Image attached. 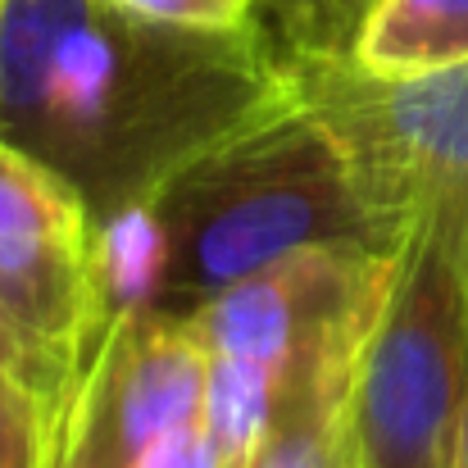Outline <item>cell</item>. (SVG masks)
I'll list each match as a JSON object with an SVG mask.
<instances>
[{
  "instance_id": "6da1fadb",
  "label": "cell",
  "mask_w": 468,
  "mask_h": 468,
  "mask_svg": "<svg viewBox=\"0 0 468 468\" xmlns=\"http://www.w3.org/2000/svg\"><path fill=\"white\" fill-rule=\"evenodd\" d=\"M282 91L273 18L200 32L114 0H0V142L73 182L96 228Z\"/></svg>"
},
{
  "instance_id": "7a4b0ae2",
  "label": "cell",
  "mask_w": 468,
  "mask_h": 468,
  "mask_svg": "<svg viewBox=\"0 0 468 468\" xmlns=\"http://www.w3.org/2000/svg\"><path fill=\"white\" fill-rule=\"evenodd\" d=\"M310 246L387 255L332 142L282 91L96 228V332L137 310H200Z\"/></svg>"
},
{
  "instance_id": "3957f363",
  "label": "cell",
  "mask_w": 468,
  "mask_h": 468,
  "mask_svg": "<svg viewBox=\"0 0 468 468\" xmlns=\"http://www.w3.org/2000/svg\"><path fill=\"white\" fill-rule=\"evenodd\" d=\"M468 419V186L437 196L391 260L350 378L355 468H460Z\"/></svg>"
},
{
  "instance_id": "277c9868",
  "label": "cell",
  "mask_w": 468,
  "mask_h": 468,
  "mask_svg": "<svg viewBox=\"0 0 468 468\" xmlns=\"http://www.w3.org/2000/svg\"><path fill=\"white\" fill-rule=\"evenodd\" d=\"M278 37L292 101L323 128L368 228L396 255L437 196L468 186V64L387 73L350 46Z\"/></svg>"
},
{
  "instance_id": "5b68a950",
  "label": "cell",
  "mask_w": 468,
  "mask_h": 468,
  "mask_svg": "<svg viewBox=\"0 0 468 468\" xmlns=\"http://www.w3.org/2000/svg\"><path fill=\"white\" fill-rule=\"evenodd\" d=\"M391 260L355 246H310L191 310L209 355L205 432L223 464L250 468L301 373L378 310Z\"/></svg>"
},
{
  "instance_id": "8992f818",
  "label": "cell",
  "mask_w": 468,
  "mask_h": 468,
  "mask_svg": "<svg viewBox=\"0 0 468 468\" xmlns=\"http://www.w3.org/2000/svg\"><path fill=\"white\" fill-rule=\"evenodd\" d=\"M0 327L46 410L96 341V218L73 182L0 142Z\"/></svg>"
},
{
  "instance_id": "52a82bcc",
  "label": "cell",
  "mask_w": 468,
  "mask_h": 468,
  "mask_svg": "<svg viewBox=\"0 0 468 468\" xmlns=\"http://www.w3.org/2000/svg\"><path fill=\"white\" fill-rule=\"evenodd\" d=\"M205 387L209 355L191 314L137 310L96 332L50 419L82 468H133L168 432L205 419Z\"/></svg>"
},
{
  "instance_id": "ba28073f",
  "label": "cell",
  "mask_w": 468,
  "mask_h": 468,
  "mask_svg": "<svg viewBox=\"0 0 468 468\" xmlns=\"http://www.w3.org/2000/svg\"><path fill=\"white\" fill-rule=\"evenodd\" d=\"M373 314L359 327H350L346 336H336L301 373V382L287 391L273 428L264 432L250 468H355V455H350V378H355V355L364 346Z\"/></svg>"
},
{
  "instance_id": "9c48e42d",
  "label": "cell",
  "mask_w": 468,
  "mask_h": 468,
  "mask_svg": "<svg viewBox=\"0 0 468 468\" xmlns=\"http://www.w3.org/2000/svg\"><path fill=\"white\" fill-rule=\"evenodd\" d=\"M350 50L387 73L468 64V0H373Z\"/></svg>"
},
{
  "instance_id": "30bf717a",
  "label": "cell",
  "mask_w": 468,
  "mask_h": 468,
  "mask_svg": "<svg viewBox=\"0 0 468 468\" xmlns=\"http://www.w3.org/2000/svg\"><path fill=\"white\" fill-rule=\"evenodd\" d=\"M50 410L23 373L0 378V468H46Z\"/></svg>"
},
{
  "instance_id": "8fae6325",
  "label": "cell",
  "mask_w": 468,
  "mask_h": 468,
  "mask_svg": "<svg viewBox=\"0 0 468 468\" xmlns=\"http://www.w3.org/2000/svg\"><path fill=\"white\" fill-rule=\"evenodd\" d=\"M114 5L173 27H200V32H237L269 18V0H114Z\"/></svg>"
},
{
  "instance_id": "7c38bea8",
  "label": "cell",
  "mask_w": 468,
  "mask_h": 468,
  "mask_svg": "<svg viewBox=\"0 0 468 468\" xmlns=\"http://www.w3.org/2000/svg\"><path fill=\"white\" fill-rule=\"evenodd\" d=\"M133 468H228V464H223V455H218V446H214V437L205 432V419H200V423L177 428L164 441H155Z\"/></svg>"
},
{
  "instance_id": "4fadbf2b",
  "label": "cell",
  "mask_w": 468,
  "mask_h": 468,
  "mask_svg": "<svg viewBox=\"0 0 468 468\" xmlns=\"http://www.w3.org/2000/svg\"><path fill=\"white\" fill-rule=\"evenodd\" d=\"M373 0H314L310 18L296 23V27H282V32H296V37H318V41H336V46H350L355 41V27L359 18L368 14Z\"/></svg>"
},
{
  "instance_id": "5bb4252c",
  "label": "cell",
  "mask_w": 468,
  "mask_h": 468,
  "mask_svg": "<svg viewBox=\"0 0 468 468\" xmlns=\"http://www.w3.org/2000/svg\"><path fill=\"white\" fill-rule=\"evenodd\" d=\"M310 9H314V0H269V14H273L278 27H296V23H305Z\"/></svg>"
},
{
  "instance_id": "9a60e30c",
  "label": "cell",
  "mask_w": 468,
  "mask_h": 468,
  "mask_svg": "<svg viewBox=\"0 0 468 468\" xmlns=\"http://www.w3.org/2000/svg\"><path fill=\"white\" fill-rule=\"evenodd\" d=\"M46 468H82L73 460V451H69V441H64V432H59L55 419H50V460H46Z\"/></svg>"
},
{
  "instance_id": "2e32d148",
  "label": "cell",
  "mask_w": 468,
  "mask_h": 468,
  "mask_svg": "<svg viewBox=\"0 0 468 468\" xmlns=\"http://www.w3.org/2000/svg\"><path fill=\"white\" fill-rule=\"evenodd\" d=\"M5 373H23V355H18V346L9 341V332L0 327V378Z\"/></svg>"
},
{
  "instance_id": "e0dca14e",
  "label": "cell",
  "mask_w": 468,
  "mask_h": 468,
  "mask_svg": "<svg viewBox=\"0 0 468 468\" xmlns=\"http://www.w3.org/2000/svg\"><path fill=\"white\" fill-rule=\"evenodd\" d=\"M460 468H468V419H464V441H460Z\"/></svg>"
}]
</instances>
